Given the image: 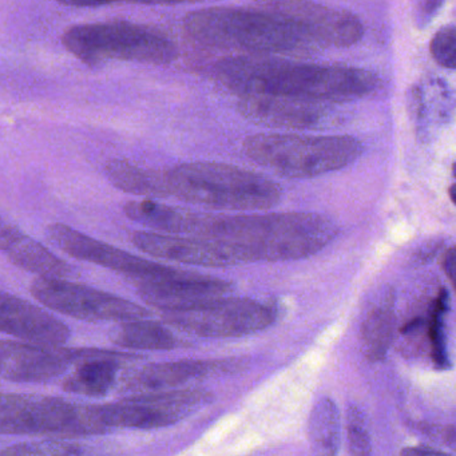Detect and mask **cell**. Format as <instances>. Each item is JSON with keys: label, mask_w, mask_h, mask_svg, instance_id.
Listing matches in <instances>:
<instances>
[{"label": "cell", "mask_w": 456, "mask_h": 456, "mask_svg": "<svg viewBox=\"0 0 456 456\" xmlns=\"http://www.w3.org/2000/svg\"><path fill=\"white\" fill-rule=\"evenodd\" d=\"M210 76L237 97H272L305 102H351L372 94L380 79L372 71L322 66L258 55L228 57L213 63Z\"/></svg>", "instance_id": "cell-1"}, {"label": "cell", "mask_w": 456, "mask_h": 456, "mask_svg": "<svg viewBox=\"0 0 456 456\" xmlns=\"http://www.w3.org/2000/svg\"><path fill=\"white\" fill-rule=\"evenodd\" d=\"M338 236L330 218L316 213L205 215L197 239L228 250L237 263H277L311 257Z\"/></svg>", "instance_id": "cell-2"}, {"label": "cell", "mask_w": 456, "mask_h": 456, "mask_svg": "<svg viewBox=\"0 0 456 456\" xmlns=\"http://www.w3.org/2000/svg\"><path fill=\"white\" fill-rule=\"evenodd\" d=\"M183 28L191 41L202 46L249 53L258 57L317 52L288 14L282 2L194 10L183 18Z\"/></svg>", "instance_id": "cell-3"}, {"label": "cell", "mask_w": 456, "mask_h": 456, "mask_svg": "<svg viewBox=\"0 0 456 456\" xmlns=\"http://www.w3.org/2000/svg\"><path fill=\"white\" fill-rule=\"evenodd\" d=\"M170 197L218 210H266L282 199L279 183L218 162H189L165 170Z\"/></svg>", "instance_id": "cell-4"}, {"label": "cell", "mask_w": 456, "mask_h": 456, "mask_svg": "<svg viewBox=\"0 0 456 456\" xmlns=\"http://www.w3.org/2000/svg\"><path fill=\"white\" fill-rule=\"evenodd\" d=\"M62 44L77 60L92 68L111 61L170 65L180 57L177 44L165 31L127 20L70 26L62 34Z\"/></svg>", "instance_id": "cell-5"}, {"label": "cell", "mask_w": 456, "mask_h": 456, "mask_svg": "<svg viewBox=\"0 0 456 456\" xmlns=\"http://www.w3.org/2000/svg\"><path fill=\"white\" fill-rule=\"evenodd\" d=\"M252 161L293 180L319 177L356 161L362 145L349 135H300L261 133L245 138Z\"/></svg>", "instance_id": "cell-6"}, {"label": "cell", "mask_w": 456, "mask_h": 456, "mask_svg": "<svg viewBox=\"0 0 456 456\" xmlns=\"http://www.w3.org/2000/svg\"><path fill=\"white\" fill-rule=\"evenodd\" d=\"M0 431L4 435H58L77 437L109 431L95 405H79L58 397L4 394Z\"/></svg>", "instance_id": "cell-7"}, {"label": "cell", "mask_w": 456, "mask_h": 456, "mask_svg": "<svg viewBox=\"0 0 456 456\" xmlns=\"http://www.w3.org/2000/svg\"><path fill=\"white\" fill-rule=\"evenodd\" d=\"M274 306L253 298L218 297L191 308L167 312L165 322L201 338H240L266 330L276 320Z\"/></svg>", "instance_id": "cell-8"}, {"label": "cell", "mask_w": 456, "mask_h": 456, "mask_svg": "<svg viewBox=\"0 0 456 456\" xmlns=\"http://www.w3.org/2000/svg\"><path fill=\"white\" fill-rule=\"evenodd\" d=\"M201 389L138 395L113 404L95 405L101 423L111 428L156 429L172 426L212 402Z\"/></svg>", "instance_id": "cell-9"}, {"label": "cell", "mask_w": 456, "mask_h": 456, "mask_svg": "<svg viewBox=\"0 0 456 456\" xmlns=\"http://www.w3.org/2000/svg\"><path fill=\"white\" fill-rule=\"evenodd\" d=\"M31 293L47 308L86 322H134L151 314L126 298L63 279H37Z\"/></svg>", "instance_id": "cell-10"}, {"label": "cell", "mask_w": 456, "mask_h": 456, "mask_svg": "<svg viewBox=\"0 0 456 456\" xmlns=\"http://www.w3.org/2000/svg\"><path fill=\"white\" fill-rule=\"evenodd\" d=\"M46 236L53 245L71 257L118 272L132 280L135 285L167 279L178 271L93 239L65 224H52L47 226Z\"/></svg>", "instance_id": "cell-11"}, {"label": "cell", "mask_w": 456, "mask_h": 456, "mask_svg": "<svg viewBox=\"0 0 456 456\" xmlns=\"http://www.w3.org/2000/svg\"><path fill=\"white\" fill-rule=\"evenodd\" d=\"M86 356V349H65L4 340L0 346L2 378L17 383H42L63 375L73 362Z\"/></svg>", "instance_id": "cell-12"}, {"label": "cell", "mask_w": 456, "mask_h": 456, "mask_svg": "<svg viewBox=\"0 0 456 456\" xmlns=\"http://www.w3.org/2000/svg\"><path fill=\"white\" fill-rule=\"evenodd\" d=\"M305 38L317 50L354 46L364 36L359 18L348 10L311 2H282Z\"/></svg>", "instance_id": "cell-13"}, {"label": "cell", "mask_w": 456, "mask_h": 456, "mask_svg": "<svg viewBox=\"0 0 456 456\" xmlns=\"http://www.w3.org/2000/svg\"><path fill=\"white\" fill-rule=\"evenodd\" d=\"M137 288L145 303L165 314L224 297L234 289L233 284L225 280L185 271H177L164 280L138 284Z\"/></svg>", "instance_id": "cell-14"}, {"label": "cell", "mask_w": 456, "mask_h": 456, "mask_svg": "<svg viewBox=\"0 0 456 456\" xmlns=\"http://www.w3.org/2000/svg\"><path fill=\"white\" fill-rule=\"evenodd\" d=\"M0 330L34 346H62L70 338V330L65 322L6 292L0 298Z\"/></svg>", "instance_id": "cell-15"}, {"label": "cell", "mask_w": 456, "mask_h": 456, "mask_svg": "<svg viewBox=\"0 0 456 456\" xmlns=\"http://www.w3.org/2000/svg\"><path fill=\"white\" fill-rule=\"evenodd\" d=\"M237 110L253 124L279 129H316L330 119L324 105L287 98L240 97Z\"/></svg>", "instance_id": "cell-16"}, {"label": "cell", "mask_w": 456, "mask_h": 456, "mask_svg": "<svg viewBox=\"0 0 456 456\" xmlns=\"http://www.w3.org/2000/svg\"><path fill=\"white\" fill-rule=\"evenodd\" d=\"M133 244L146 255L188 265L225 268L240 265L236 258L215 242L193 237L169 236L154 232H133Z\"/></svg>", "instance_id": "cell-17"}, {"label": "cell", "mask_w": 456, "mask_h": 456, "mask_svg": "<svg viewBox=\"0 0 456 456\" xmlns=\"http://www.w3.org/2000/svg\"><path fill=\"white\" fill-rule=\"evenodd\" d=\"M236 365L237 362L212 360H183L149 364L127 375L124 379V389L142 394L169 391L189 381L228 372L229 370H234Z\"/></svg>", "instance_id": "cell-18"}, {"label": "cell", "mask_w": 456, "mask_h": 456, "mask_svg": "<svg viewBox=\"0 0 456 456\" xmlns=\"http://www.w3.org/2000/svg\"><path fill=\"white\" fill-rule=\"evenodd\" d=\"M0 245L2 252L14 265L38 274L39 279L66 280L74 274L73 266L14 225L2 226Z\"/></svg>", "instance_id": "cell-19"}, {"label": "cell", "mask_w": 456, "mask_h": 456, "mask_svg": "<svg viewBox=\"0 0 456 456\" xmlns=\"http://www.w3.org/2000/svg\"><path fill=\"white\" fill-rule=\"evenodd\" d=\"M408 109L413 124L426 137L432 126H443L452 121L456 113V95L445 82L432 79L428 84L411 87Z\"/></svg>", "instance_id": "cell-20"}, {"label": "cell", "mask_w": 456, "mask_h": 456, "mask_svg": "<svg viewBox=\"0 0 456 456\" xmlns=\"http://www.w3.org/2000/svg\"><path fill=\"white\" fill-rule=\"evenodd\" d=\"M119 357H127V354L87 349L86 357L63 381V388L84 396H105L116 384Z\"/></svg>", "instance_id": "cell-21"}, {"label": "cell", "mask_w": 456, "mask_h": 456, "mask_svg": "<svg viewBox=\"0 0 456 456\" xmlns=\"http://www.w3.org/2000/svg\"><path fill=\"white\" fill-rule=\"evenodd\" d=\"M124 213L127 218L159 232L199 236L205 213H194L181 208L159 204L153 200L126 202Z\"/></svg>", "instance_id": "cell-22"}, {"label": "cell", "mask_w": 456, "mask_h": 456, "mask_svg": "<svg viewBox=\"0 0 456 456\" xmlns=\"http://www.w3.org/2000/svg\"><path fill=\"white\" fill-rule=\"evenodd\" d=\"M105 173L109 181L125 193L148 200L170 197L165 172L161 170L146 169L124 159H110L106 162Z\"/></svg>", "instance_id": "cell-23"}, {"label": "cell", "mask_w": 456, "mask_h": 456, "mask_svg": "<svg viewBox=\"0 0 456 456\" xmlns=\"http://www.w3.org/2000/svg\"><path fill=\"white\" fill-rule=\"evenodd\" d=\"M110 338L117 346L127 349L167 351L175 348L178 344L172 330L149 320L121 322L111 330Z\"/></svg>", "instance_id": "cell-24"}, {"label": "cell", "mask_w": 456, "mask_h": 456, "mask_svg": "<svg viewBox=\"0 0 456 456\" xmlns=\"http://www.w3.org/2000/svg\"><path fill=\"white\" fill-rule=\"evenodd\" d=\"M394 324V298L387 295L372 306L362 322V349L368 359L379 362L386 357L391 346Z\"/></svg>", "instance_id": "cell-25"}, {"label": "cell", "mask_w": 456, "mask_h": 456, "mask_svg": "<svg viewBox=\"0 0 456 456\" xmlns=\"http://www.w3.org/2000/svg\"><path fill=\"white\" fill-rule=\"evenodd\" d=\"M309 440L314 456H336L340 447V419L335 403L322 399L309 419Z\"/></svg>", "instance_id": "cell-26"}, {"label": "cell", "mask_w": 456, "mask_h": 456, "mask_svg": "<svg viewBox=\"0 0 456 456\" xmlns=\"http://www.w3.org/2000/svg\"><path fill=\"white\" fill-rule=\"evenodd\" d=\"M0 456H98L94 451L63 440L20 443L2 451Z\"/></svg>", "instance_id": "cell-27"}, {"label": "cell", "mask_w": 456, "mask_h": 456, "mask_svg": "<svg viewBox=\"0 0 456 456\" xmlns=\"http://www.w3.org/2000/svg\"><path fill=\"white\" fill-rule=\"evenodd\" d=\"M448 309V295L444 289L440 290L432 304L428 322V338L431 341L432 360L440 370L450 367L447 348L444 341V314Z\"/></svg>", "instance_id": "cell-28"}, {"label": "cell", "mask_w": 456, "mask_h": 456, "mask_svg": "<svg viewBox=\"0 0 456 456\" xmlns=\"http://www.w3.org/2000/svg\"><path fill=\"white\" fill-rule=\"evenodd\" d=\"M429 52L437 65L456 70V28L452 26L440 28L432 38Z\"/></svg>", "instance_id": "cell-29"}, {"label": "cell", "mask_w": 456, "mask_h": 456, "mask_svg": "<svg viewBox=\"0 0 456 456\" xmlns=\"http://www.w3.org/2000/svg\"><path fill=\"white\" fill-rule=\"evenodd\" d=\"M348 442L354 456H372L370 435H368L367 428H365L362 413L356 410L349 411Z\"/></svg>", "instance_id": "cell-30"}, {"label": "cell", "mask_w": 456, "mask_h": 456, "mask_svg": "<svg viewBox=\"0 0 456 456\" xmlns=\"http://www.w3.org/2000/svg\"><path fill=\"white\" fill-rule=\"evenodd\" d=\"M443 6V2H436V0H424L420 4H416L415 7V23L419 28H424L429 25L435 15L439 12L440 7Z\"/></svg>", "instance_id": "cell-31"}, {"label": "cell", "mask_w": 456, "mask_h": 456, "mask_svg": "<svg viewBox=\"0 0 456 456\" xmlns=\"http://www.w3.org/2000/svg\"><path fill=\"white\" fill-rule=\"evenodd\" d=\"M443 269L456 290V247L450 248L443 258Z\"/></svg>", "instance_id": "cell-32"}, {"label": "cell", "mask_w": 456, "mask_h": 456, "mask_svg": "<svg viewBox=\"0 0 456 456\" xmlns=\"http://www.w3.org/2000/svg\"><path fill=\"white\" fill-rule=\"evenodd\" d=\"M402 456H451L442 451L426 447H408L402 451Z\"/></svg>", "instance_id": "cell-33"}, {"label": "cell", "mask_w": 456, "mask_h": 456, "mask_svg": "<svg viewBox=\"0 0 456 456\" xmlns=\"http://www.w3.org/2000/svg\"><path fill=\"white\" fill-rule=\"evenodd\" d=\"M448 196H450L451 201L456 205V183L451 186L450 191H448Z\"/></svg>", "instance_id": "cell-34"}, {"label": "cell", "mask_w": 456, "mask_h": 456, "mask_svg": "<svg viewBox=\"0 0 456 456\" xmlns=\"http://www.w3.org/2000/svg\"><path fill=\"white\" fill-rule=\"evenodd\" d=\"M452 175H453V177L456 178V162H455V164H453V167H452Z\"/></svg>", "instance_id": "cell-35"}]
</instances>
